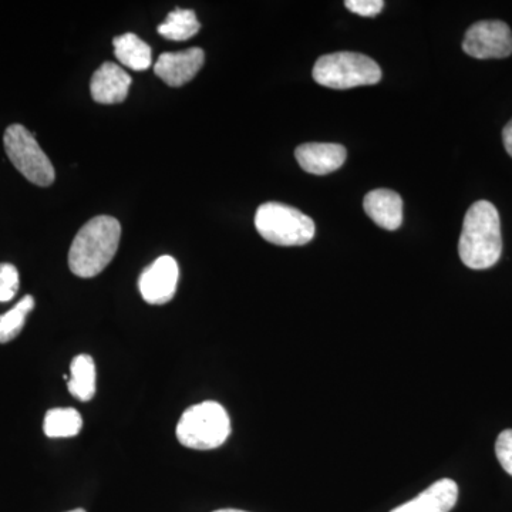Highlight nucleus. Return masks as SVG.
<instances>
[{"mask_svg": "<svg viewBox=\"0 0 512 512\" xmlns=\"http://www.w3.org/2000/svg\"><path fill=\"white\" fill-rule=\"evenodd\" d=\"M495 454L501 467L512 477V430H504L495 443Z\"/></svg>", "mask_w": 512, "mask_h": 512, "instance_id": "20", "label": "nucleus"}, {"mask_svg": "<svg viewBox=\"0 0 512 512\" xmlns=\"http://www.w3.org/2000/svg\"><path fill=\"white\" fill-rule=\"evenodd\" d=\"M19 272L15 265L0 264V302H9L19 291Z\"/></svg>", "mask_w": 512, "mask_h": 512, "instance_id": "19", "label": "nucleus"}, {"mask_svg": "<svg viewBox=\"0 0 512 512\" xmlns=\"http://www.w3.org/2000/svg\"><path fill=\"white\" fill-rule=\"evenodd\" d=\"M231 434V420L220 403L204 402L185 410L177 426V439L194 450L221 447Z\"/></svg>", "mask_w": 512, "mask_h": 512, "instance_id": "4", "label": "nucleus"}, {"mask_svg": "<svg viewBox=\"0 0 512 512\" xmlns=\"http://www.w3.org/2000/svg\"><path fill=\"white\" fill-rule=\"evenodd\" d=\"M346 8L363 18H375L384 8L383 0H346Z\"/></svg>", "mask_w": 512, "mask_h": 512, "instance_id": "21", "label": "nucleus"}, {"mask_svg": "<svg viewBox=\"0 0 512 512\" xmlns=\"http://www.w3.org/2000/svg\"><path fill=\"white\" fill-rule=\"evenodd\" d=\"M458 500V485L450 478H443L431 484L426 491L409 503L400 505L390 512H450Z\"/></svg>", "mask_w": 512, "mask_h": 512, "instance_id": "13", "label": "nucleus"}, {"mask_svg": "<svg viewBox=\"0 0 512 512\" xmlns=\"http://www.w3.org/2000/svg\"><path fill=\"white\" fill-rule=\"evenodd\" d=\"M69 392L80 402H90L96 394V365L92 356L74 357L67 380Z\"/></svg>", "mask_w": 512, "mask_h": 512, "instance_id": "14", "label": "nucleus"}, {"mask_svg": "<svg viewBox=\"0 0 512 512\" xmlns=\"http://www.w3.org/2000/svg\"><path fill=\"white\" fill-rule=\"evenodd\" d=\"M201 29L197 15L191 9H175L167 16L163 25L158 26V33L165 39L183 42L197 35Z\"/></svg>", "mask_w": 512, "mask_h": 512, "instance_id": "17", "label": "nucleus"}, {"mask_svg": "<svg viewBox=\"0 0 512 512\" xmlns=\"http://www.w3.org/2000/svg\"><path fill=\"white\" fill-rule=\"evenodd\" d=\"M69 512H86L83 510V508H76V510L69 511Z\"/></svg>", "mask_w": 512, "mask_h": 512, "instance_id": "24", "label": "nucleus"}, {"mask_svg": "<svg viewBox=\"0 0 512 512\" xmlns=\"http://www.w3.org/2000/svg\"><path fill=\"white\" fill-rule=\"evenodd\" d=\"M214 512H247V511H241V510H231V508H225V510H218Z\"/></svg>", "mask_w": 512, "mask_h": 512, "instance_id": "23", "label": "nucleus"}, {"mask_svg": "<svg viewBox=\"0 0 512 512\" xmlns=\"http://www.w3.org/2000/svg\"><path fill=\"white\" fill-rule=\"evenodd\" d=\"M367 217L380 228L396 231L402 227L403 200L397 192L390 190L370 191L363 200Z\"/></svg>", "mask_w": 512, "mask_h": 512, "instance_id": "12", "label": "nucleus"}, {"mask_svg": "<svg viewBox=\"0 0 512 512\" xmlns=\"http://www.w3.org/2000/svg\"><path fill=\"white\" fill-rule=\"evenodd\" d=\"M131 77L116 63H104L93 74L90 90L93 99L101 104H117L126 100Z\"/></svg>", "mask_w": 512, "mask_h": 512, "instance_id": "11", "label": "nucleus"}, {"mask_svg": "<svg viewBox=\"0 0 512 512\" xmlns=\"http://www.w3.org/2000/svg\"><path fill=\"white\" fill-rule=\"evenodd\" d=\"M116 57L124 66L143 72L151 66V47L144 40L134 35L126 33L113 40Z\"/></svg>", "mask_w": 512, "mask_h": 512, "instance_id": "15", "label": "nucleus"}, {"mask_svg": "<svg viewBox=\"0 0 512 512\" xmlns=\"http://www.w3.org/2000/svg\"><path fill=\"white\" fill-rule=\"evenodd\" d=\"M503 252L501 221L491 202L478 201L471 205L464 218L458 242V254L470 269L493 268Z\"/></svg>", "mask_w": 512, "mask_h": 512, "instance_id": "1", "label": "nucleus"}, {"mask_svg": "<svg viewBox=\"0 0 512 512\" xmlns=\"http://www.w3.org/2000/svg\"><path fill=\"white\" fill-rule=\"evenodd\" d=\"M35 309V298L26 295L16 303L15 308L0 315V343H8L22 332L26 318Z\"/></svg>", "mask_w": 512, "mask_h": 512, "instance_id": "18", "label": "nucleus"}, {"mask_svg": "<svg viewBox=\"0 0 512 512\" xmlns=\"http://www.w3.org/2000/svg\"><path fill=\"white\" fill-rule=\"evenodd\" d=\"M121 238L120 222L101 215L93 218L74 238L69 252L70 271L80 278H93L113 261Z\"/></svg>", "mask_w": 512, "mask_h": 512, "instance_id": "2", "label": "nucleus"}, {"mask_svg": "<svg viewBox=\"0 0 512 512\" xmlns=\"http://www.w3.org/2000/svg\"><path fill=\"white\" fill-rule=\"evenodd\" d=\"M346 148L332 143H306L296 148L295 157L306 173L326 175L345 164Z\"/></svg>", "mask_w": 512, "mask_h": 512, "instance_id": "10", "label": "nucleus"}, {"mask_svg": "<svg viewBox=\"0 0 512 512\" xmlns=\"http://www.w3.org/2000/svg\"><path fill=\"white\" fill-rule=\"evenodd\" d=\"M83 420L76 409H52L46 413L43 430L50 439H69L82 430Z\"/></svg>", "mask_w": 512, "mask_h": 512, "instance_id": "16", "label": "nucleus"}, {"mask_svg": "<svg viewBox=\"0 0 512 512\" xmlns=\"http://www.w3.org/2000/svg\"><path fill=\"white\" fill-rule=\"evenodd\" d=\"M463 50L474 59H505L512 53V32L501 20H483L467 30Z\"/></svg>", "mask_w": 512, "mask_h": 512, "instance_id": "7", "label": "nucleus"}, {"mask_svg": "<svg viewBox=\"0 0 512 512\" xmlns=\"http://www.w3.org/2000/svg\"><path fill=\"white\" fill-rule=\"evenodd\" d=\"M313 79L320 86L346 90L379 83L382 70L370 57L360 53L338 52L318 59L313 67Z\"/></svg>", "mask_w": 512, "mask_h": 512, "instance_id": "5", "label": "nucleus"}, {"mask_svg": "<svg viewBox=\"0 0 512 512\" xmlns=\"http://www.w3.org/2000/svg\"><path fill=\"white\" fill-rule=\"evenodd\" d=\"M503 141L505 150H507V153L512 157V119L510 120V123L504 127Z\"/></svg>", "mask_w": 512, "mask_h": 512, "instance_id": "22", "label": "nucleus"}, {"mask_svg": "<svg viewBox=\"0 0 512 512\" xmlns=\"http://www.w3.org/2000/svg\"><path fill=\"white\" fill-rule=\"evenodd\" d=\"M255 227L265 241L279 247L306 245L316 232L312 218L281 202L262 204L256 211Z\"/></svg>", "mask_w": 512, "mask_h": 512, "instance_id": "3", "label": "nucleus"}, {"mask_svg": "<svg viewBox=\"0 0 512 512\" xmlns=\"http://www.w3.org/2000/svg\"><path fill=\"white\" fill-rule=\"evenodd\" d=\"M204 50L200 47L183 52L163 53L158 57L154 72L171 87H181L191 82L204 66Z\"/></svg>", "mask_w": 512, "mask_h": 512, "instance_id": "9", "label": "nucleus"}, {"mask_svg": "<svg viewBox=\"0 0 512 512\" xmlns=\"http://www.w3.org/2000/svg\"><path fill=\"white\" fill-rule=\"evenodd\" d=\"M6 154L26 180L39 187L55 183L56 173L52 161L40 148L35 136L22 124H12L3 136Z\"/></svg>", "mask_w": 512, "mask_h": 512, "instance_id": "6", "label": "nucleus"}, {"mask_svg": "<svg viewBox=\"0 0 512 512\" xmlns=\"http://www.w3.org/2000/svg\"><path fill=\"white\" fill-rule=\"evenodd\" d=\"M180 268L170 255L160 256L144 269L138 281L141 296L150 305H164L174 298L177 291Z\"/></svg>", "mask_w": 512, "mask_h": 512, "instance_id": "8", "label": "nucleus"}]
</instances>
